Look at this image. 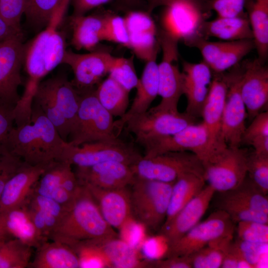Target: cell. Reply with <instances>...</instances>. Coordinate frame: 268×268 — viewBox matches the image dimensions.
<instances>
[{
  "mask_svg": "<svg viewBox=\"0 0 268 268\" xmlns=\"http://www.w3.org/2000/svg\"><path fill=\"white\" fill-rule=\"evenodd\" d=\"M14 107L0 99V155L7 153L5 145L8 136L14 127Z\"/></svg>",
  "mask_w": 268,
  "mask_h": 268,
  "instance_id": "816d5d0a",
  "label": "cell"
},
{
  "mask_svg": "<svg viewBox=\"0 0 268 268\" xmlns=\"http://www.w3.org/2000/svg\"><path fill=\"white\" fill-rule=\"evenodd\" d=\"M183 91L187 98L185 112L195 118L201 116L212 79V72L203 61L182 64Z\"/></svg>",
  "mask_w": 268,
  "mask_h": 268,
  "instance_id": "cb8c5ba5",
  "label": "cell"
},
{
  "mask_svg": "<svg viewBox=\"0 0 268 268\" xmlns=\"http://www.w3.org/2000/svg\"><path fill=\"white\" fill-rule=\"evenodd\" d=\"M249 150L227 147L203 163L204 179L215 192H224L238 186L247 175Z\"/></svg>",
  "mask_w": 268,
  "mask_h": 268,
  "instance_id": "8fae6325",
  "label": "cell"
},
{
  "mask_svg": "<svg viewBox=\"0 0 268 268\" xmlns=\"http://www.w3.org/2000/svg\"><path fill=\"white\" fill-rule=\"evenodd\" d=\"M33 102L67 142L80 103V94L71 81L62 75L41 81Z\"/></svg>",
  "mask_w": 268,
  "mask_h": 268,
  "instance_id": "277c9868",
  "label": "cell"
},
{
  "mask_svg": "<svg viewBox=\"0 0 268 268\" xmlns=\"http://www.w3.org/2000/svg\"><path fill=\"white\" fill-rule=\"evenodd\" d=\"M253 49V39L228 41L216 62L210 67L212 73H222L233 67Z\"/></svg>",
  "mask_w": 268,
  "mask_h": 268,
  "instance_id": "d590c367",
  "label": "cell"
},
{
  "mask_svg": "<svg viewBox=\"0 0 268 268\" xmlns=\"http://www.w3.org/2000/svg\"><path fill=\"white\" fill-rule=\"evenodd\" d=\"M209 0H146L147 6V12L150 13L156 8L163 6H166L172 3L180 1H188L202 5L205 7V5Z\"/></svg>",
  "mask_w": 268,
  "mask_h": 268,
  "instance_id": "6f0895ef",
  "label": "cell"
},
{
  "mask_svg": "<svg viewBox=\"0 0 268 268\" xmlns=\"http://www.w3.org/2000/svg\"><path fill=\"white\" fill-rule=\"evenodd\" d=\"M231 245L238 255L254 268L258 267L263 256V249L268 245L246 242L237 238L232 241Z\"/></svg>",
  "mask_w": 268,
  "mask_h": 268,
  "instance_id": "681fc988",
  "label": "cell"
},
{
  "mask_svg": "<svg viewBox=\"0 0 268 268\" xmlns=\"http://www.w3.org/2000/svg\"><path fill=\"white\" fill-rule=\"evenodd\" d=\"M22 33L14 28L0 16V41Z\"/></svg>",
  "mask_w": 268,
  "mask_h": 268,
  "instance_id": "680465c9",
  "label": "cell"
},
{
  "mask_svg": "<svg viewBox=\"0 0 268 268\" xmlns=\"http://www.w3.org/2000/svg\"><path fill=\"white\" fill-rule=\"evenodd\" d=\"M142 155L132 144L118 137L74 146L68 142L63 161L75 167H89L107 161H117L133 165Z\"/></svg>",
  "mask_w": 268,
  "mask_h": 268,
  "instance_id": "ba28073f",
  "label": "cell"
},
{
  "mask_svg": "<svg viewBox=\"0 0 268 268\" xmlns=\"http://www.w3.org/2000/svg\"><path fill=\"white\" fill-rule=\"evenodd\" d=\"M71 0H62L45 29L25 44L23 65L28 75L23 92L34 96L42 79L62 62L66 51L61 26Z\"/></svg>",
  "mask_w": 268,
  "mask_h": 268,
  "instance_id": "7a4b0ae2",
  "label": "cell"
},
{
  "mask_svg": "<svg viewBox=\"0 0 268 268\" xmlns=\"http://www.w3.org/2000/svg\"><path fill=\"white\" fill-rule=\"evenodd\" d=\"M114 0H71L74 15H85L86 12Z\"/></svg>",
  "mask_w": 268,
  "mask_h": 268,
  "instance_id": "9f6ffc18",
  "label": "cell"
},
{
  "mask_svg": "<svg viewBox=\"0 0 268 268\" xmlns=\"http://www.w3.org/2000/svg\"><path fill=\"white\" fill-rule=\"evenodd\" d=\"M215 193L212 188L205 185L178 212L166 226L160 229L159 234L167 245L178 240L200 221Z\"/></svg>",
  "mask_w": 268,
  "mask_h": 268,
  "instance_id": "603a6c76",
  "label": "cell"
},
{
  "mask_svg": "<svg viewBox=\"0 0 268 268\" xmlns=\"http://www.w3.org/2000/svg\"><path fill=\"white\" fill-rule=\"evenodd\" d=\"M220 193L222 198L268 215V195L263 192L248 175L236 188Z\"/></svg>",
  "mask_w": 268,
  "mask_h": 268,
  "instance_id": "836d02e7",
  "label": "cell"
},
{
  "mask_svg": "<svg viewBox=\"0 0 268 268\" xmlns=\"http://www.w3.org/2000/svg\"><path fill=\"white\" fill-rule=\"evenodd\" d=\"M164 7L160 18V31L189 46L200 38V28L208 13L205 6L191 1H180Z\"/></svg>",
  "mask_w": 268,
  "mask_h": 268,
  "instance_id": "7c38bea8",
  "label": "cell"
},
{
  "mask_svg": "<svg viewBox=\"0 0 268 268\" xmlns=\"http://www.w3.org/2000/svg\"><path fill=\"white\" fill-rule=\"evenodd\" d=\"M245 8L258 58L266 63L268 56V0H246Z\"/></svg>",
  "mask_w": 268,
  "mask_h": 268,
  "instance_id": "4dcf8cb0",
  "label": "cell"
},
{
  "mask_svg": "<svg viewBox=\"0 0 268 268\" xmlns=\"http://www.w3.org/2000/svg\"><path fill=\"white\" fill-rule=\"evenodd\" d=\"M137 177L165 183H174L185 174L204 178L202 161L191 152H168L153 156L143 155L131 166Z\"/></svg>",
  "mask_w": 268,
  "mask_h": 268,
  "instance_id": "52a82bcc",
  "label": "cell"
},
{
  "mask_svg": "<svg viewBox=\"0 0 268 268\" xmlns=\"http://www.w3.org/2000/svg\"><path fill=\"white\" fill-rule=\"evenodd\" d=\"M157 39L162 51V58L158 64V94L160 103L153 109L172 112H178L180 98L183 94V75L176 64L178 59V41L161 31Z\"/></svg>",
  "mask_w": 268,
  "mask_h": 268,
  "instance_id": "30bf717a",
  "label": "cell"
},
{
  "mask_svg": "<svg viewBox=\"0 0 268 268\" xmlns=\"http://www.w3.org/2000/svg\"><path fill=\"white\" fill-rule=\"evenodd\" d=\"M247 175L265 194L268 193V155H260L254 150L247 156Z\"/></svg>",
  "mask_w": 268,
  "mask_h": 268,
  "instance_id": "7bdbcfd3",
  "label": "cell"
},
{
  "mask_svg": "<svg viewBox=\"0 0 268 268\" xmlns=\"http://www.w3.org/2000/svg\"><path fill=\"white\" fill-rule=\"evenodd\" d=\"M246 127L241 139L242 143L252 146L259 154L268 153V111L260 112Z\"/></svg>",
  "mask_w": 268,
  "mask_h": 268,
  "instance_id": "8d00e7d4",
  "label": "cell"
},
{
  "mask_svg": "<svg viewBox=\"0 0 268 268\" xmlns=\"http://www.w3.org/2000/svg\"><path fill=\"white\" fill-rule=\"evenodd\" d=\"M151 268H192L188 256H176L151 260Z\"/></svg>",
  "mask_w": 268,
  "mask_h": 268,
  "instance_id": "db71d44e",
  "label": "cell"
},
{
  "mask_svg": "<svg viewBox=\"0 0 268 268\" xmlns=\"http://www.w3.org/2000/svg\"><path fill=\"white\" fill-rule=\"evenodd\" d=\"M232 241L223 251V258L221 268H252L250 265L239 256L233 249L231 246Z\"/></svg>",
  "mask_w": 268,
  "mask_h": 268,
  "instance_id": "11a10c76",
  "label": "cell"
},
{
  "mask_svg": "<svg viewBox=\"0 0 268 268\" xmlns=\"http://www.w3.org/2000/svg\"><path fill=\"white\" fill-rule=\"evenodd\" d=\"M24 50L22 33L0 41V99L14 106L20 97Z\"/></svg>",
  "mask_w": 268,
  "mask_h": 268,
  "instance_id": "9a60e30c",
  "label": "cell"
},
{
  "mask_svg": "<svg viewBox=\"0 0 268 268\" xmlns=\"http://www.w3.org/2000/svg\"><path fill=\"white\" fill-rule=\"evenodd\" d=\"M236 232L238 239L251 243H268V224L253 221L237 223Z\"/></svg>",
  "mask_w": 268,
  "mask_h": 268,
  "instance_id": "ee69618b",
  "label": "cell"
},
{
  "mask_svg": "<svg viewBox=\"0 0 268 268\" xmlns=\"http://www.w3.org/2000/svg\"><path fill=\"white\" fill-rule=\"evenodd\" d=\"M12 238L11 237H9V236H1V235H0V243L6 239H7L8 238Z\"/></svg>",
  "mask_w": 268,
  "mask_h": 268,
  "instance_id": "6125c7cd",
  "label": "cell"
},
{
  "mask_svg": "<svg viewBox=\"0 0 268 268\" xmlns=\"http://www.w3.org/2000/svg\"><path fill=\"white\" fill-rule=\"evenodd\" d=\"M115 57L104 51H92L88 53H76L67 50L62 64L70 67L74 79L71 81L79 91L94 88L101 79L108 73Z\"/></svg>",
  "mask_w": 268,
  "mask_h": 268,
  "instance_id": "ac0fdd59",
  "label": "cell"
},
{
  "mask_svg": "<svg viewBox=\"0 0 268 268\" xmlns=\"http://www.w3.org/2000/svg\"><path fill=\"white\" fill-rule=\"evenodd\" d=\"M226 73L228 86L223 112L221 135L228 147H238L246 128L247 113L240 92L241 64Z\"/></svg>",
  "mask_w": 268,
  "mask_h": 268,
  "instance_id": "2e32d148",
  "label": "cell"
},
{
  "mask_svg": "<svg viewBox=\"0 0 268 268\" xmlns=\"http://www.w3.org/2000/svg\"><path fill=\"white\" fill-rule=\"evenodd\" d=\"M156 60L146 62L135 88L136 95L130 109L122 117L115 121V128L119 134L129 119L142 114L149 109L158 94V71Z\"/></svg>",
  "mask_w": 268,
  "mask_h": 268,
  "instance_id": "d4e9b609",
  "label": "cell"
},
{
  "mask_svg": "<svg viewBox=\"0 0 268 268\" xmlns=\"http://www.w3.org/2000/svg\"><path fill=\"white\" fill-rule=\"evenodd\" d=\"M205 183L203 177L192 173L185 174L176 180L172 186L166 217L161 227L166 226L201 191Z\"/></svg>",
  "mask_w": 268,
  "mask_h": 268,
  "instance_id": "1f68e13d",
  "label": "cell"
},
{
  "mask_svg": "<svg viewBox=\"0 0 268 268\" xmlns=\"http://www.w3.org/2000/svg\"><path fill=\"white\" fill-rule=\"evenodd\" d=\"M62 0H27L25 15L27 20L37 28H43Z\"/></svg>",
  "mask_w": 268,
  "mask_h": 268,
  "instance_id": "ab89813d",
  "label": "cell"
},
{
  "mask_svg": "<svg viewBox=\"0 0 268 268\" xmlns=\"http://www.w3.org/2000/svg\"><path fill=\"white\" fill-rule=\"evenodd\" d=\"M55 161L36 165L24 162L2 190L0 196V215L23 205L41 176Z\"/></svg>",
  "mask_w": 268,
  "mask_h": 268,
  "instance_id": "44dd1931",
  "label": "cell"
},
{
  "mask_svg": "<svg viewBox=\"0 0 268 268\" xmlns=\"http://www.w3.org/2000/svg\"><path fill=\"white\" fill-rule=\"evenodd\" d=\"M32 248L15 238H10L1 242L0 268H28Z\"/></svg>",
  "mask_w": 268,
  "mask_h": 268,
  "instance_id": "e575fe53",
  "label": "cell"
},
{
  "mask_svg": "<svg viewBox=\"0 0 268 268\" xmlns=\"http://www.w3.org/2000/svg\"><path fill=\"white\" fill-rule=\"evenodd\" d=\"M0 217L10 237L20 240L29 246L36 249L47 241L39 233L24 204L0 214Z\"/></svg>",
  "mask_w": 268,
  "mask_h": 268,
  "instance_id": "83f0119b",
  "label": "cell"
},
{
  "mask_svg": "<svg viewBox=\"0 0 268 268\" xmlns=\"http://www.w3.org/2000/svg\"><path fill=\"white\" fill-rule=\"evenodd\" d=\"M103 40L129 48V34L124 17L111 13L103 14Z\"/></svg>",
  "mask_w": 268,
  "mask_h": 268,
  "instance_id": "b9f144b4",
  "label": "cell"
},
{
  "mask_svg": "<svg viewBox=\"0 0 268 268\" xmlns=\"http://www.w3.org/2000/svg\"><path fill=\"white\" fill-rule=\"evenodd\" d=\"M196 119L185 112L160 111L152 107L146 112L131 118L124 128L133 133L136 142L142 145L155 138L173 134L195 124Z\"/></svg>",
  "mask_w": 268,
  "mask_h": 268,
  "instance_id": "4fadbf2b",
  "label": "cell"
},
{
  "mask_svg": "<svg viewBox=\"0 0 268 268\" xmlns=\"http://www.w3.org/2000/svg\"><path fill=\"white\" fill-rule=\"evenodd\" d=\"M109 268H151L150 259L140 258L136 249L118 237L91 240Z\"/></svg>",
  "mask_w": 268,
  "mask_h": 268,
  "instance_id": "484cf974",
  "label": "cell"
},
{
  "mask_svg": "<svg viewBox=\"0 0 268 268\" xmlns=\"http://www.w3.org/2000/svg\"><path fill=\"white\" fill-rule=\"evenodd\" d=\"M84 186L96 202L104 219L114 229L122 230L133 217L130 186L103 189L88 184Z\"/></svg>",
  "mask_w": 268,
  "mask_h": 268,
  "instance_id": "ffe728a7",
  "label": "cell"
},
{
  "mask_svg": "<svg viewBox=\"0 0 268 268\" xmlns=\"http://www.w3.org/2000/svg\"><path fill=\"white\" fill-rule=\"evenodd\" d=\"M95 92L100 103L113 117L121 118L127 112L130 92L110 76L99 83Z\"/></svg>",
  "mask_w": 268,
  "mask_h": 268,
  "instance_id": "d6a6232c",
  "label": "cell"
},
{
  "mask_svg": "<svg viewBox=\"0 0 268 268\" xmlns=\"http://www.w3.org/2000/svg\"><path fill=\"white\" fill-rule=\"evenodd\" d=\"M31 219L41 236L46 241L50 237L61 218L53 214L26 203Z\"/></svg>",
  "mask_w": 268,
  "mask_h": 268,
  "instance_id": "bcb514c9",
  "label": "cell"
},
{
  "mask_svg": "<svg viewBox=\"0 0 268 268\" xmlns=\"http://www.w3.org/2000/svg\"><path fill=\"white\" fill-rule=\"evenodd\" d=\"M174 183L135 176L130 186L134 219L150 230H159L166 217Z\"/></svg>",
  "mask_w": 268,
  "mask_h": 268,
  "instance_id": "8992f818",
  "label": "cell"
},
{
  "mask_svg": "<svg viewBox=\"0 0 268 268\" xmlns=\"http://www.w3.org/2000/svg\"><path fill=\"white\" fill-rule=\"evenodd\" d=\"M201 117L208 137L212 158L228 146L221 135L222 120L228 82L226 73H214Z\"/></svg>",
  "mask_w": 268,
  "mask_h": 268,
  "instance_id": "d6986e66",
  "label": "cell"
},
{
  "mask_svg": "<svg viewBox=\"0 0 268 268\" xmlns=\"http://www.w3.org/2000/svg\"><path fill=\"white\" fill-rule=\"evenodd\" d=\"M70 22L71 43L77 50H93L102 41L103 14L72 15Z\"/></svg>",
  "mask_w": 268,
  "mask_h": 268,
  "instance_id": "f546056e",
  "label": "cell"
},
{
  "mask_svg": "<svg viewBox=\"0 0 268 268\" xmlns=\"http://www.w3.org/2000/svg\"><path fill=\"white\" fill-rule=\"evenodd\" d=\"M265 64L258 58L241 63L240 92L251 120L268 107V68Z\"/></svg>",
  "mask_w": 268,
  "mask_h": 268,
  "instance_id": "e0dca14e",
  "label": "cell"
},
{
  "mask_svg": "<svg viewBox=\"0 0 268 268\" xmlns=\"http://www.w3.org/2000/svg\"><path fill=\"white\" fill-rule=\"evenodd\" d=\"M218 209L224 211L234 223L253 221L268 224V215L221 197L219 201Z\"/></svg>",
  "mask_w": 268,
  "mask_h": 268,
  "instance_id": "60d3db41",
  "label": "cell"
},
{
  "mask_svg": "<svg viewBox=\"0 0 268 268\" xmlns=\"http://www.w3.org/2000/svg\"><path fill=\"white\" fill-rule=\"evenodd\" d=\"M124 18L128 34L143 32L157 33L155 23L147 12L130 11Z\"/></svg>",
  "mask_w": 268,
  "mask_h": 268,
  "instance_id": "c3c4849f",
  "label": "cell"
},
{
  "mask_svg": "<svg viewBox=\"0 0 268 268\" xmlns=\"http://www.w3.org/2000/svg\"><path fill=\"white\" fill-rule=\"evenodd\" d=\"M145 157L168 152L189 151L205 163L212 157L206 130L202 124L189 125L176 133L145 143Z\"/></svg>",
  "mask_w": 268,
  "mask_h": 268,
  "instance_id": "5bb4252c",
  "label": "cell"
},
{
  "mask_svg": "<svg viewBox=\"0 0 268 268\" xmlns=\"http://www.w3.org/2000/svg\"><path fill=\"white\" fill-rule=\"evenodd\" d=\"M27 5V0H0V16L14 28L22 31L21 19Z\"/></svg>",
  "mask_w": 268,
  "mask_h": 268,
  "instance_id": "7dc6e473",
  "label": "cell"
},
{
  "mask_svg": "<svg viewBox=\"0 0 268 268\" xmlns=\"http://www.w3.org/2000/svg\"><path fill=\"white\" fill-rule=\"evenodd\" d=\"M157 34L149 32L129 34V48L138 58L146 62L156 59L160 47Z\"/></svg>",
  "mask_w": 268,
  "mask_h": 268,
  "instance_id": "74e56055",
  "label": "cell"
},
{
  "mask_svg": "<svg viewBox=\"0 0 268 268\" xmlns=\"http://www.w3.org/2000/svg\"><path fill=\"white\" fill-rule=\"evenodd\" d=\"M192 268H220L223 252L215 247L207 245L188 256Z\"/></svg>",
  "mask_w": 268,
  "mask_h": 268,
  "instance_id": "f6af8a7d",
  "label": "cell"
},
{
  "mask_svg": "<svg viewBox=\"0 0 268 268\" xmlns=\"http://www.w3.org/2000/svg\"><path fill=\"white\" fill-rule=\"evenodd\" d=\"M95 90H77L79 106L67 141L72 145L118 137L113 116L100 103Z\"/></svg>",
  "mask_w": 268,
  "mask_h": 268,
  "instance_id": "5b68a950",
  "label": "cell"
},
{
  "mask_svg": "<svg viewBox=\"0 0 268 268\" xmlns=\"http://www.w3.org/2000/svg\"><path fill=\"white\" fill-rule=\"evenodd\" d=\"M108 74L129 92L135 88L138 82L133 57H115Z\"/></svg>",
  "mask_w": 268,
  "mask_h": 268,
  "instance_id": "f35d334b",
  "label": "cell"
},
{
  "mask_svg": "<svg viewBox=\"0 0 268 268\" xmlns=\"http://www.w3.org/2000/svg\"><path fill=\"white\" fill-rule=\"evenodd\" d=\"M81 189L61 218L49 240L70 246L77 242L118 237L106 221L87 189Z\"/></svg>",
  "mask_w": 268,
  "mask_h": 268,
  "instance_id": "3957f363",
  "label": "cell"
},
{
  "mask_svg": "<svg viewBox=\"0 0 268 268\" xmlns=\"http://www.w3.org/2000/svg\"><path fill=\"white\" fill-rule=\"evenodd\" d=\"M80 184H88L103 189L130 186L135 176L127 164L107 161L89 167H76L74 172Z\"/></svg>",
  "mask_w": 268,
  "mask_h": 268,
  "instance_id": "7402d4cb",
  "label": "cell"
},
{
  "mask_svg": "<svg viewBox=\"0 0 268 268\" xmlns=\"http://www.w3.org/2000/svg\"><path fill=\"white\" fill-rule=\"evenodd\" d=\"M234 223L223 210L217 209L184 235L167 245L163 258L188 256L221 238L233 236Z\"/></svg>",
  "mask_w": 268,
  "mask_h": 268,
  "instance_id": "9c48e42d",
  "label": "cell"
},
{
  "mask_svg": "<svg viewBox=\"0 0 268 268\" xmlns=\"http://www.w3.org/2000/svg\"><path fill=\"white\" fill-rule=\"evenodd\" d=\"M200 38L213 37L226 41L253 39V36L247 13L231 17H217L204 21L199 31Z\"/></svg>",
  "mask_w": 268,
  "mask_h": 268,
  "instance_id": "4316f807",
  "label": "cell"
},
{
  "mask_svg": "<svg viewBox=\"0 0 268 268\" xmlns=\"http://www.w3.org/2000/svg\"><path fill=\"white\" fill-rule=\"evenodd\" d=\"M0 235L7 236L10 237L7 233V231H6L5 228L4 226V225L2 222V220L0 217Z\"/></svg>",
  "mask_w": 268,
  "mask_h": 268,
  "instance_id": "94428289",
  "label": "cell"
},
{
  "mask_svg": "<svg viewBox=\"0 0 268 268\" xmlns=\"http://www.w3.org/2000/svg\"><path fill=\"white\" fill-rule=\"evenodd\" d=\"M24 163L20 157L8 152L0 155V196L6 183Z\"/></svg>",
  "mask_w": 268,
  "mask_h": 268,
  "instance_id": "f5cc1de1",
  "label": "cell"
},
{
  "mask_svg": "<svg viewBox=\"0 0 268 268\" xmlns=\"http://www.w3.org/2000/svg\"><path fill=\"white\" fill-rule=\"evenodd\" d=\"M67 144L40 107L33 102L30 121L13 127L5 147L7 152L28 164L36 165L62 161Z\"/></svg>",
  "mask_w": 268,
  "mask_h": 268,
  "instance_id": "6da1fadb",
  "label": "cell"
},
{
  "mask_svg": "<svg viewBox=\"0 0 268 268\" xmlns=\"http://www.w3.org/2000/svg\"><path fill=\"white\" fill-rule=\"evenodd\" d=\"M246 0H209L205 5L208 10H213L217 17H231L245 13Z\"/></svg>",
  "mask_w": 268,
  "mask_h": 268,
  "instance_id": "f907efd6",
  "label": "cell"
},
{
  "mask_svg": "<svg viewBox=\"0 0 268 268\" xmlns=\"http://www.w3.org/2000/svg\"><path fill=\"white\" fill-rule=\"evenodd\" d=\"M122 4L124 5L131 7L137 5L140 2L142 1H146V0H118Z\"/></svg>",
  "mask_w": 268,
  "mask_h": 268,
  "instance_id": "91938a15",
  "label": "cell"
},
{
  "mask_svg": "<svg viewBox=\"0 0 268 268\" xmlns=\"http://www.w3.org/2000/svg\"><path fill=\"white\" fill-rule=\"evenodd\" d=\"M47 241L36 248L30 268H79L78 257L67 245Z\"/></svg>",
  "mask_w": 268,
  "mask_h": 268,
  "instance_id": "f1b7e54d",
  "label": "cell"
}]
</instances>
